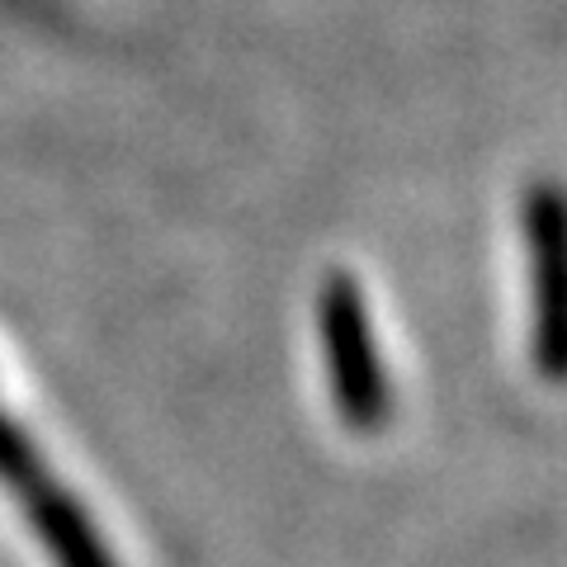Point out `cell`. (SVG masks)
Listing matches in <instances>:
<instances>
[{"instance_id": "cell-1", "label": "cell", "mask_w": 567, "mask_h": 567, "mask_svg": "<svg viewBox=\"0 0 567 567\" xmlns=\"http://www.w3.org/2000/svg\"><path fill=\"white\" fill-rule=\"evenodd\" d=\"M317 331H322V360L331 379V398L341 406L350 431H379L388 416V383L383 360L374 350L364 298L350 275H327L317 293Z\"/></svg>"}, {"instance_id": "cell-2", "label": "cell", "mask_w": 567, "mask_h": 567, "mask_svg": "<svg viewBox=\"0 0 567 567\" xmlns=\"http://www.w3.org/2000/svg\"><path fill=\"white\" fill-rule=\"evenodd\" d=\"M529 246H535V341L544 354V374H558V241H563V208L554 189H539L525 204Z\"/></svg>"}]
</instances>
